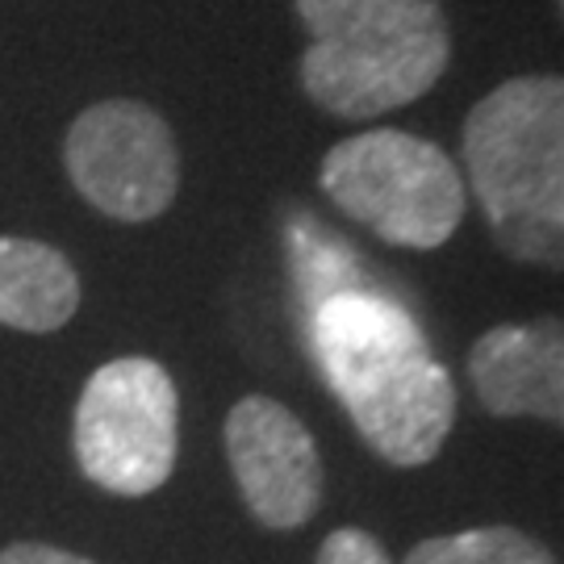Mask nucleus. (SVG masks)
<instances>
[{
    "instance_id": "3",
    "label": "nucleus",
    "mask_w": 564,
    "mask_h": 564,
    "mask_svg": "<svg viewBox=\"0 0 564 564\" xmlns=\"http://www.w3.org/2000/svg\"><path fill=\"white\" fill-rule=\"evenodd\" d=\"M305 97L347 121L426 97L452 59L440 0H297Z\"/></svg>"
},
{
    "instance_id": "11",
    "label": "nucleus",
    "mask_w": 564,
    "mask_h": 564,
    "mask_svg": "<svg viewBox=\"0 0 564 564\" xmlns=\"http://www.w3.org/2000/svg\"><path fill=\"white\" fill-rule=\"evenodd\" d=\"M318 564H393V561L384 556V547L368 531H360V527H339L318 547Z\"/></svg>"
},
{
    "instance_id": "13",
    "label": "nucleus",
    "mask_w": 564,
    "mask_h": 564,
    "mask_svg": "<svg viewBox=\"0 0 564 564\" xmlns=\"http://www.w3.org/2000/svg\"><path fill=\"white\" fill-rule=\"evenodd\" d=\"M556 4H561V18H564V0H556Z\"/></svg>"
},
{
    "instance_id": "4",
    "label": "nucleus",
    "mask_w": 564,
    "mask_h": 564,
    "mask_svg": "<svg viewBox=\"0 0 564 564\" xmlns=\"http://www.w3.org/2000/svg\"><path fill=\"white\" fill-rule=\"evenodd\" d=\"M318 181L351 223L410 251L444 247L468 205L456 163L410 130H364L335 142Z\"/></svg>"
},
{
    "instance_id": "2",
    "label": "nucleus",
    "mask_w": 564,
    "mask_h": 564,
    "mask_svg": "<svg viewBox=\"0 0 564 564\" xmlns=\"http://www.w3.org/2000/svg\"><path fill=\"white\" fill-rule=\"evenodd\" d=\"M464 163L506 256L564 272V76H514L481 97Z\"/></svg>"
},
{
    "instance_id": "1",
    "label": "nucleus",
    "mask_w": 564,
    "mask_h": 564,
    "mask_svg": "<svg viewBox=\"0 0 564 564\" xmlns=\"http://www.w3.org/2000/svg\"><path fill=\"white\" fill-rule=\"evenodd\" d=\"M310 347L360 440L393 468L440 456L456 423V384L410 310L347 289L310 310Z\"/></svg>"
},
{
    "instance_id": "6",
    "label": "nucleus",
    "mask_w": 564,
    "mask_h": 564,
    "mask_svg": "<svg viewBox=\"0 0 564 564\" xmlns=\"http://www.w3.org/2000/svg\"><path fill=\"white\" fill-rule=\"evenodd\" d=\"M63 163L76 193L113 223H151L181 193L172 126L130 97L88 105L67 126Z\"/></svg>"
},
{
    "instance_id": "5",
    "label": "nucleus",
    "mask_w": 564,
    "mask_h": 564,
    "mask_svg": "<svg viewBox=\"0 0 564 564\" xmlns=\"http://www.w3.org/2000/svg\"><path fill=\"white\" fill-rule=\"evenodd\" d=\"M176 384L147 356L101 364L76 405V460L118 498L155 494L176 468Z\"/></svg>"
},
{
    "instance_id": "10",
    "label": "nucleus",
    "mask_w": 564,
    "mask_h": 564,
    "mask_svg": "<svg viewBox=\"0 0 564 564\" xmlns=\"http://www.w3.org/2000/svg\"><path fill=\"white\" fill-rule=\"evenodd\" d=\"M405 564H556L540 540L514 527H477L460 535H435L414 547Z\"/></svg>"
},
{
    "instance_id": "9",
    "label": "nucleus",
    "mask_w": 564,
    "mask_h": 564,
    "mask_svg": "<svg viewBox=\"0 0 564 564\" xmlns=\"http://www.w3.org/2000/svg\"><path fill=\"white\" fill-rule=\"evenodd\" d=\"M80 276L72 260L42 239L0 235V326L51 335L76 318Z\"/></svg>"
},
{
    "instance_id": "8",
    "label": "nucleus",
    "mask_w": 564,
    "mask_h": 564,
    "mask_svg": "<svg viewBox=\"0 0 564 564\" xmlns=\"http://www.w3.org/2000/svg\"><path fill=\"white\" fill-rule=\"evenodd\" d=\"M468 381L494 419H544L564 431V318L485 330L468 351Z\"/></svg>"
},
{
    "instance_id": "7",
    "label": "nucleus",
    "mask_w": 564,
    "mask_h": 564,
    "mask_svg": "<svg viewBox=\"0 0 564 564\" xmlns=\"http://www.w3.org/2000/svg\"><path fill=\"white\" fill-rule=\"evenodd\" d=\"M226 460L247 510L272 531L310 523L323 502V456L276 398H242L226 414Z\"/></svg>"
},
{
    "instance_id": "12",
    "label": "nucleus",
    "mask_w": 564,
    "mask_h": 564,
    "mask_svg": "<svg viewBox=\"0 0 564 564\" xmlns=\"http://www.w3.org/2000/svg\"><path fill=\"white\" fill-rule=\"evenodd\" d=\"M0 564H93L76 556V552H63L51 544H9L0 552Z\"/></svg>"
}]
</instances>
